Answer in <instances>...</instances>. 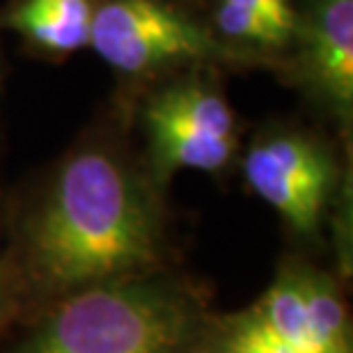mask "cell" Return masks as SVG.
<instances>
[{"label":"cell","instance_id":"cell-7","mask_svg":"<svg viewBox=\"0 0 353 353\" xmlns=\"http://www.w3.org/2000/svg\"><path fill=\"white\" fill-rule=\"evenodd\" d=\"M280 74L344 145L353 131V0H296V23Z\"/></svg>","mask_w":353,"mask_h":353},{"label":"cell","instance_id":"cell-2","mask_svg":"<svg viewBox=\"0 0 353 353\" xmlns=\"http://www.w3.org/2000/svg\"><path fill=\"white\" fill-rule=\"evenodd\" d=\"M216 299L183 266L67 296L0 333V353H197Z\"/></svg>","mask_w":353,"mask_h":353},{"label":"cell","instance_id":"cell-3","mask_svg":"<svg viewBox=\"0 0 353 353\" xmlns=\"http://www.w3.org/2000/svg\"><path fill=\"white\" fill-rule=\"evenodd\" d=\"M197 353H353L347 282L328 264L289 250L248 305L216 307Z\"/></svg>","mask_w":353,"mask_h":353},{"label":"cell","instance_id":"cell-8","mask_svg":"<svg viewBox=\"0 0 353 353\" xmlns=\"http://www.w3.org/2000/svg\"><path fill=\"white\" fill-rule=\"evenodd\" d=\"M216 39L245 67L280 74L296 23V0H207L202 7Z\"/></svg>","mask_w":353,"mask_h":353},{"label":"cell","instance_id":"cell-10","mask_svg":"<svg viewBox=\"0 0 353 353\" xmlns=\"http://www.w3.org/2000/svg\"><path fill=\"white\" fill-rule=\"evenodd\" d=\"M3 204L5 195L0 193V257H3ZM7 326V316H5V294H3V266H0V333Z\"/></svg>","mask_w":353,"mask_h":353},{"label":"cell","instance_id":"cell-11","mask_svg":"<svg viewBox=\"0 0 353 353\" xmlns=\"http://www.w3.org/2000/svg\"><path fill=\"white\" fill-rule=\"evenodd\" d=\"M5 85V55H3V46H0V92Z\"/></svg>","mask_w":353,"mask_h":353},{"label":"cell","instance_id":"cell-1","mask_svg":"<svg viewBox=\"0 0 353 353\" xmlns=\"http://www.w3.org/2000/svg\"><path fill=\"white\" fill-rule=\"evenodd\" d=\"M7 326L85 289L183 266L176 223L117 115L3 204Z\"/></svg>","mask_w":353,"mask_h":353},{"label":"cell","instance_id":"cell-9","mask_svg":"<svg viewBox=\"0 0 353 353\" xmlns=\"http://www.w3.org/2000/svg\"><path fill=\"white\" fill-rule=\"evenodd\" d=\"M94 0H10L0 28L19 34L32 53L51 60L90 48Z\"/></svg>","mask_w":353,"mask_h":353},{"label":"cell","instance_id":"cell-6","mask_svg":"<svg viewBox=\"0 0 353 353\" xmlns=\"http://www.w3.org/2000/svg\"><path fill=\"white\" fill-rule=\"evenodd\" d=\"M90 48L117 76L119 115L140 90L190 69H248L188 0H94Z\"/></svg>","mask_w":353,"mask_h":353},{"label":"cell","instance_id":"cell-5","mask_svg":"<svg viewBox=\"0 0 353 353\" xmlns=\"http://www.w3.org/2000/svg\"><path fill=\"white\" fill-rule=\"evenodd\" d=\"M216 74L221 72L190 69L161 79L117 115L140 133V157L161 188H170L179 172L223 179L236 170L243 126Z\"/></svg>","mask_w":353,"mask_h":353},{"label":"cell","instance_id":"cell-4","mask_svg":"<svg viewBox=\"0 0 353 353\" xmlns=\"http://www.w3.org/2000/svg\"><path fill=\"white\" fill-rule=\"evenodd\" d=\"M236 170L280 218L292 250L326 264L330 216L351 193V145L326 129L268 122L243 143Z\"/></svg>","mask_w":353,"mask_h":353}]
</instances>
